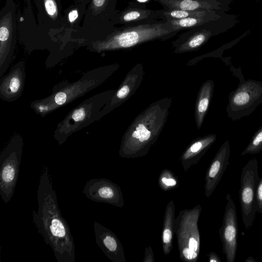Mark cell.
Listing matches in <instances>:
<instances>
[{
	"instance_id": "obj_5",
	"label": "cell",
	"mask_w": 262,
	"mask_h": 262,
	"mask_svg": "<svg viewBox=\"0 0 262 262\" xmlns=\"http://www.w3.org/2000/svg\"><path fill=\"white\" fill-rule=\"evenodd\" d=\"M167 113L166 108L158 104L141 114L124 137L120 155L126 157L141 155V150L149 145L161 129Z\"/></svg>"
},
{
	"instance_id": "obj_4",
	"label": "cell",
	"mask_w": 262,
	"mask_h": 262,
	"mask_svg": "<svg viewBox=\"0 0 262 262\" xmlns=\"http://www.w3.org/2000/svg\"><path fill=\"white\" fill-rule=\"evenodd\" d=\"M176 30L168 21L157 20L132 26H124L113 33L105 39L91 46V50L98 52L130 48L156 39H167L176 35Z\"/></svg>"
},
{
	"instance_id": "obj_19",
	"label": "cell",
	"mask_w": 262,
	"mask_h": 262,
	"mask_svg": "<svg viewBox=\"0 0 262 262\" xmlns=\"http://www.w3.org/2000/svg\"><path fill=\"white\" fill-rule=\"evenodd\" d=\"M226 13L224 12L210 10L207 13L198 16L189 17L182 19H171L168 21L171 27L176 30L181 31L190 29L203 25L206 23L218 19Z\"/></svg>"
},
{
	"instance_id": "obj_22",
	"label": "cell",
	"mask_w": 262,
	"mask_h": 262,
	"mask_svg": "<svg viewBox=\"0 0 262 262\" xmlns=\"http://www.w3.org/2000/svg\"><path fill=\"white\" fill-rule=\"evenodd\" d=\"M213 83L209 80L202 86L196 107L198 124L201 125L211 98Z\"/></svg>"
},
{
	"instance_id": "obj_24",
	"label": "cell",
	"mask_w": 262,
	"mask_h": 262,
	"mask_svg": "<svg viewBox=\"0 0 262 262\" xmlns=\"http://www.w3.org/2000/svg\"><path fill=\"white\" fill-rule=\"evenodd\" d=\"M262 151V127L255 134L252 140L242 152L241 155L255 154Z\"/></svg>"
},
{
	"instance_id": "obj_11",
	"label": "cell",
	"mask_w": 262,
	"mask_h": 262,
	"mask_svg": "<svg viewBox=\"0 0 262 262\" xmlns=\"http://www.w3.org/2000/svg\"><path fill=\"white\" fill-rule=\"evenodd\" d=\"M222 225L219 234L227 262H234L237 248L238 224L234 202L227 194Z\"/></svg>"
},
{
	"instance_id": "obj_29",
	"label": "cell",
	"mask_w": 262,
	"mask_h": 262,
	"mask_svg": "<svg viewBox=\"0 0 262 262\" xmlns=\"http://www.w3.org/2000/svg\"><path fill=\"white\" fill-rule=\"evenodd\" d=\"M209 261L221 262V260L215 253L211 252L209 254Z\"/></svg>"
},
{
	"instance_id": "obj_16",
	"label": "cell",
	"mask_w": 262,
	"mask_h": 262,
	"mask_svg": "<svg viewBox=\"0 0 262 262\" xmlns=\"http://www.w3.org/2000/svg\"><path fill=\"white\" fill-rule=\"evenodd\" d=\"M164 9H178L188 11L214 10L226 12L232 0H156Z\"/></svg>"
},
{
	"instance_id": "obj_20",
	"label": "cell",
	"mask_w": 262,
	"mask_h": 262,
	"mask_svg": "<svg viewBox=\"0 0 262 262\" xmlns=\"http://www.w3.org/2000/svg\"><path fill=\"white\" fill-rule=\"evenodd\" d=\"M215 139V135H210L193 143L182 156L184 168L187 169L194 163V157L196 156L197 160H199V156H202Z\"/></svg>"
},
{
	"instance_id": "obj_21",
	"label": "cell",
	"mask_w": 262,
	"mask_h": 262,
	"mask_svg": "<svg viewBox=\"0 0 262 262\" xmlns=\"http://www.w3.org/2000/svg\"><path fill=\"white\" fill-rule=\"evenodd\" d=\"M174 207L173 202H169L165 212L164 227L162 232L163 250L165 254H168L172 248V239L174 232Z\"/></svg>"
},
{
	"instance_id": "obj_31",
	"label": "cell",
	"mask_w": 262,
	"mask_h": 262,
	"mask_svg": "<svg viewBox=\"0 0 262 262\" xmlns=\"http://www.w3.org/2000/svg\"><path fill=\"white\" fill-rule=\"evenodd\" d=\"M246 262H256L255 259L252 257H248L245 260Z\"/></svg>"
},
{
	"instance_id": "obj_14",
	"label": "cell",
	"mask_w": 262,
	"mask_h": 262,
	"mask_svg": "<svg viewBox=\"0 0 262 262\" xmlns=\"http://www.w3.org/2000/svg\"><path fill=\"white\" fill-rule=\"evenodd\" d=\"M230 147L228 141L221 146L209 166L205 177V195L208 198L214 191L229 164Z\"/></svg>"
},
{
	"instance_id": "obj_3",
	"label": "cell",
	"mask_w": 262,
	"mask_h": 262,
	"mask_svg": "<svg viewBox=\"0 0 262 262\" xmlns=\"http://www.w3.org/2000/svg\"><path fill=\"white\" fill-rule=\"evenodd\" d=\"M114 95V91L103 92L79 104L57 124L53 135L54 139L58 144H62L71 135L110 113V106Z\"/></svg>"
},
{
	"instance_id": "obj_25",
	"label": "cell",
	"mask_w": 262,
	"mask_h": 262,
	"mask_svg": "<svg viewBox=\"0 0 262 262\" xmlns=\"http://www.w3.org/2000/svg\"><path fill=\"white\" fill-rule=\"evenodd\" d=\"M44 5L48 14L53 18H56L58 9L55 0H44Z\"/></svg>"
},
{
	"instance_id": "obj_1",
	"label": "cell",
	"mask_w": 262,
	"mask_h": 262,
	"mask_svg": "<svg viewBox=\"0 0 262 262\" xmlns=\"http://www.w3.org/2000/svg\"><path fill=\"white\" fill-rule=\"evenodd\" d=\"M37 202L38 210L33 211V218L39 233L52 249L58 261H75L73 237L58 208L47 168L40 176Z\"/></svg>"
},
{
	"instance_id": "obj_8",
	"label": "cell",
	"mask_w": 262,
	"mask_h": 262,
	"mask_svg": "<svg viewBox=\"0 0 262 262\" xmlns=\"http://www.w3.org/2000/svg\"><path fill=\"white\" fill-rule=\"evenodd\" d=\"M262 102V82L249 80L239 85L229 97L227 107L232 120L250 115Z\"/></svg>"
},
{
	"instance_id": "obj_13",
	"label": "cell",
	"mask_w": 262,
	"mask_h": 262,
	"mask_svg": "<svg viewBox=\"0 0 262 262\" xmlns=\"http://www.w3.org/2000/svg\"><path fill=\"white\" fill-rule=\"evenodd\" d=\"M12 13L9 11L1 16L0 27V77L10 66L13 56L15 35Z\"/></svg>"
},
{
	"instance_id": "obj_12",
	"label": "cell",
	"mask_w": 262,
	"mask_h": 262,
	"mask_svg": "<svg viewBox=\"0 0 262 262\" xmlns=\"http://www.w3.org/2000/svg\"><path fill=\"white\" fill-rule=\"evenodd\" d=\"M26 77L25 62L19 61L1 77L0 98L9 102L18 99L24 90Z\"/></svg>"
},
{
	"instance_id": "obj_2",
	"label": "cell",
	"mask_w": 262,
	"mask_h": 262,
	"mask_svg": "<svg viewBox=\"0 0 262 262\" xmlns=\"http://www.w3.org/2000/svg\"><path fill=\"white\" fill-rule=\"evenodd\" d=\"M116 68L115 65L99 67L86 72L75 81L64 80L54 85L49 96L33 101L30 106L36 114L45 117L101 84Z\"/></svg>"
},
{
	"instance_id": "obj_18",
	"label": "cell",
	"mask_w": 262,
	"mask_h": 262,
	"mask_svg": "<svg viewBox=\"0 0 262 262\" xmlns=\"http://www.w3.org/2000/svg\"><path fill=\"white\" fill-rule=\"evenodd\" d=\"M94 231L98 246L113 260L120 251L119 242L115 235L108 229L95 222Z\"/></svg>"
},
{
	"instance_id": "obj_15",
	"label": "cell",
	"mask_w": 262,
	"mask_h": 262,
	"mask_svg": "<svg viewBox=\"0 0 262 262\" xmlns=\"http://www.w3.org/2000/svg\"><path fill=\"white\" fill-rule=\"evenodd\" d=\"M162 10H152L144 5L133 3L116 16L118 24L132 26L152 23L160 19Z\"/></svg>"
},
{
	"instance_id": "obj_17",
	"label": "cell",
	"mask_w": 262,
	"mask_h": 262,
	"mask_svg": "<svg viewBox=\"0 0 262 262\" xmlns=\"http://www.w3.org/2000/svg\"><path fill=\"white\" fill-rule=\"evenodd\" d=\"M83 193L90 199L97 202H105L115 204L118 190L114 184L107 180L93 179L85 185Z\"/></svg>"
},
{
	"instance_id": "obj_27",
	"label": "cell",
	"mask_w": 262,
	"mask_h": 262,
	"mask_svg": "<svg viewBox=\"0 0 262 262\" xmlns=\"http://www.w3.org/2000/svg\"><path fill=\"white\" fill-rule=\"evenodd\" d=\"M161 181L162 183L166 187H173L177 184L175 179L171 178H167L166 177H163L161 178Z\"/></svg>"
},
{
	"instance_id": "obj_23",
	"label": "cell",
	"mask_w": 262,
	"mask_h": 262,
	"mask_svg": "<svg viewBox=\"0 0 262 262\" xmlns=\"http://www.w3.org/2000/svg\"><path fill=\"white\" fill-rule=\"evenodd\" d=\"M210 10L206 11H188L178 9H164L162 10L160 19L167 20L171 19H182L189 17L198 16L204 15Z\"/></svg>"
},
{
	"instance_id": "obj_28",
	"label": "cell",
	"mask_w": 262,
	"mask_h": 262,
	"mask_svg": "<svg viewBox=\"0 0 262 262\" xmlns=\"http://www.w3.org/2000/svg\"><path fill=\"white\" fill-rule=\"evenodd\" d=\"M78 16V11L76 10H73L69 14V20L70 22L72 23L77 18Z\"/></svg>"
},
{
	"instance_id": "obj_6",
	"label": "cell",
	"mask_w": 262,
	"mask_h": 262,
	"mask_svg": "<svg viewBox=\"0 0 262 262\" xmlns=\"http://www.w3.org/2000/svg\"><path fill=\"white\" fill-rule=\"evenodd\" d=\"M23 144L21 136L15 134L1 154L0 194L6 203L13 194L20 164Z\"/></svg>"
},
{
	"instance_id": "obj_30",
	"label": "cell",
	"mask_w": 262,
	"mask_h": 262,
	"mask_svg": "<svg viewBox=\"0 0 262 262\" xmlns=\"http://www.w3.org/2000/svg\"><path fill=\"white\" fill-rule=\"evenodd\" d=\"M106 0H93L94 6L96 8H101L105 4Z\"/></svg>"
},
{
	"instance_id": "obj_7",
	"label": "cell",
	"mask_w": 262,
	"mask_h": 262,
	"mask_svg": "<svg viewBox=\"0 0 262 262\" xmlns=\"http://www.w3.org/2000/svg\"><path fill=\"white\" fill-rule=\"evenodd\" d=\"M259 179L257 160L251 159L242 169L239 190L242 217L246 229L252 226L257 212L256 190Z\"/></svg>"
},
{
	"instance_id": "obj_26",
	"label": "cell",
	"mask_w": 262,
	"mask_h": 262,
	"mask_svg": "<svg viewBox=\"0 0 262 262\" xmlns=\"http://www.w3.org/2000/svg\"><path fill=\"white\" fill-rule=\"evenodd\" d=\"M257 212L262 213V178H259L256 190Z\"/></svg>"
},
{
	"instance_id": "obj_9",
	"label": "cell",
	"mask_w": 262,
	"mask_h": 262,
	"mask_svg": "<svg viewBox=\"0 0 262 262\" xmlns=\"http://www.w3.org/2000/svg\"><path fill=\"white\" fill-rule=\"evenodd\" d=\"M236 20L235 16L226 14L218 19L190 29L176 40L177 49L183 52L197 49L210 37L233 26Z\"/></svg>"
},
{
	"instance_id": "obj_32",
	"label": "cell",
	"mask_w": 262,
	"mask_h": 262,
	"mask_svg": "<svg viewBox=\"0 0 262 262\" xmlns=\"http://www.w3.org/2000/svg\"><path fill=\"white\" fill-rule=\"evenodd\" d=\"M138 1L140 2H144L147 0H138Z\"/></svg>"
},
{
	"instance_id": "obj_10",
	"label": "cell",
	"mask_w": 262,
	"mask_h": 262,
	"mask_svg": "<svg viewBox=\"0 0 262 262\" xmlns=\"http://www.w3.org/2000/svg\"><path fill=\"white\" fill-rule=\"evenodd\" d=\"M201 210V207L198 205L195 212L194 210L189 211V222H186L184 211L183 213L181 212L183 226L174 227L175 230H177L181 256L187 260L194 261L199 253L200 236L197 223Z\"/></svg>"
}]
</instances>
